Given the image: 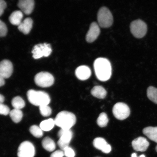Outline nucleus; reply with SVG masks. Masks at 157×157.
I'll return each instance as SVG.
<instances>
[{
  "label": "nucleus",
  "instance_id": "1",
  "mask_svg": "<svg viewBox=\"0 0 157 157\" xmlns=\"http://www.w3.org/2000/svg\"><path fill=\"white\" fill-rule=\"evenodd\" d=\"M96 76L100 81H107L111 77L112 67L110 62L107 59L98 58L94 62Z\"/></svg>",
  "mask_w": 157,
  "mask_h": 157
},
{
  "label": "nucleus",
  "instance_id": "2",
  "mask_svg": "<svg viewBox=\"0 0 157 157\" xmlns=\"http://www.w3.org/2000/svg\"><path fill=\"white\" fill-rule=\"evenodd\" d=\"M76 120L73 113L67 111L59 113L54 120L56 125L64 129H70L75 124Z\"/></svg>",
  "mask_w": 157,
  "mask_h": 157
},
{
  "label": "nucleus",
  "instance_id": "3",
  "mask_svg": "<svg viewBox=\"0 0 157 157\" xmlns=\"http://www.w3.org/2000/svg\"><path fill=\"white\" fill-rule=\"evenodd\" d=\"M27 95L29 102L35 106L48 105L50 102V96L44 91L30 90L27 92Z\"/></svg>",
  "mask_w": 157,
  "mask_h": 157
},
{
  "label": "nucleus",
  "instance_id": "4",
  "mask_svg": "<svg viewBox=\"0 0 157 157\" xmlns=\"http://www.w3.org/2000/svg\"><path fill=\"white\" fill-rule=\"evenodd\" d=\"M97 19L98 25L103 28H108L113 24L112 14L107 7H103L100 9L98 13Z\"/></svg>",
  "mask_w": 157,
  "mask_h": 157
},
{
  "label": "nucleus",
  "instance_id": "5",
  "mask_svg": "<svg viewBox=\"0 0 157 157\" xmlns=\"http://www.w3.org/2000/svg\"><path fill=\"white\" fill-rule=\"evenodd\" d=\"M130 28L131 33L137 38H143L146 35L147 31L146 23L141 19H137L132 21Z\"/></svg>",
  "mask_w": 157,
  "mask_h": 157
},
{
  "label": "nucleus",
  "instance_id": "6",
  "mask_svg": "<svg viewBox=\"0 0 157 157\" xmlns=\"http://www.w3.org/2000/svg\"><path fill=\"white\" fill-rule=\"evenodd\" d=\"M35 83L39 87H48L52 86L54 82V78L48 72H41L35 76Z\"/></svg>",
  "mask_w": 157,
  "mask_h": 157
},
{
  "label": "nucleus",
  "instance_id": "7",
  "mask_svg": "<svg viewBox=\"0 0 157 157\" xmlns=\"http://www.w3.org/2000/svg\"><path fill=\"white\" fill-rule=\"evenodd\" d=\"M52 52V47L50 44L44 43L35 45L33 48L32 53L33 57L38 59L42 57H48Z\"/></svg>",
  "mask_w": 157,
  "mask_h": 157
},
{
  "label": "nucleus",
  "instance_id": "8",
  "mask_svg": "<svg viewBox=\"0 0 157 157\" xmlns=\"http://www.w3.org/2000/svg\"><path fill=\"white\" fill-rule=\"evenodd\" d=\"M113 113L117 119L119 120H124L130 115V109L126 104L119 102L114 105Z\"/></svg>",
  "mask_w": 157,
  "mask_h": 157
},
{
  "label": "nucleus",
  "instance_id": "9",
  "mask_svg": "<svg viewBox=\"0 0 157 157\" xmlns=\"http://www.w3.org/2000/svg\"><path fill=\"white\" fill-rule=\"evenodd\" d=\"M58 136L59 138L58 142V144L62 151L69 146L71 141L73 137V132L70 129H61L58 133Z\"/></svg>",
  "mask_w": 157,
  "mask_h": 157
},
{
  "label": "nucleus",
  "instance_id": "10",
  "mask_svg": "<svg viewBox=\"0 0 157 157\" xmlns=\"http://www.w3.org/2000/svg\"><path fill=\"white\" fill-rule=\"evenodd\" d=\"M18 157H34L35 154V147L32 143L25 141L20 145L17 151Z\"/></svg>",
  "mask_w": 157,
  "mask_h": 157
},
{
  "label": "nucleus",
  "instance_id": "11",
  "mask_svg": "<svg viewBox=\"0 0 157 157\" xmlns=\"http://www.w3.org/2000/svg\"><path fill=\"white\" fill-rule=\"evenodd\" d=\"M13 71L12 63L8 60H3L0 62V74L5 78H9Z\"/></svg>",
  "mask_w": 157,
  "mask_h": 157
},
{
  "label": "nucleus",
  "instance_id": "12",
  "mask_svg": "<svg viewBox=\"0 0 157 157\" xmlns=\"http://www.w3.org/2000/svg\"><path fill=\"white\" fill-rule=\"evenodd\" d=\"M100 33L99 25L97 23H92L86 35V40L88 43L94 42L97 39Z\"/></svg>",
  "mask_w": 157,
  "mask_h": 157
},
{
  "label": "nucleus",
  "instance_id": "13",
  "mask_svg": "<svg viewBox=\"0 0 157 157\" xmlns=\"http://www.w3.org/2000/svg\"><path fill=\"white\" fill-rule=\"evenodd\" d=\"M132 146L137 151L144 152L149 146V143L147 139L143 137H139L132 141Z\"/></svg>",
  "mask_w": 157,
  "mask_h": 157
},
{
  "label": "nucleus",
  "instance_id": "14",
  "mask_svg": "<svg viewBox=\"0 0 157 157\" xmlns=\"http://www.w3.org/2000/svg\"><path fill=\"white\" fill-rule=\"evenodd\" d=\"M94 147L98 150L102 151L105 154H109L111 151L110 145L108 144L105 139L102 137H97L93 141Z\"/></svg>",
  "mask_w": 157,
  "mask_h": 157
},
{
  "label": "nucleus",
  "instance_id": "15",
  "mask_svg": "<svg viewBox=\"0 0 157 157\" xmlns=\"http://www.w3.org/2000/svg\"><path fill=\"white\" fill-rule=\"evenodd\" d=\"M34 0H21L18 3V6L21 12L25 14H30L34 10Z\"/></svg>",
  "mask_w": 157,
  "mask_h": 157
},
{
  "label": "nucleus",
  "instance_id": "16",
  "mask_svg": "<svg viewBox=\"0 0 157 157\" xmlns=\"http://www.w3.org/2000/svg\"><path fill=\"white\" fill-rule=\"evenodd\" d=\"M75 75L78 79L85 80L89 78L91 75V70L86 66L78 67L75 70Z\"/></svg>",
  "mask_w": 157,
  "mask_h": 157
},
{
  "label": "nucleus",
  "instance_id": "17",
  "mask_svg": "<svg viewBox=\"0 0 157 157\" xmlns=\"http://www.w3.org/2000/svg\"><path fill=\"white\" fill-rule=\"evenodd\" d=\"M33 23V20L30 17L25 18L18 26L19 30L24 34H28L32 28Z\"/></svg>",
  "mask_w": 157,
  "mask_h": 157
},
{
  "label": "nucleus",
  "instance_id": "18",
  "mask_svg": "<svg viewBox=\"0 0 157 157\" xmlns=\"http://www.w3.org/2000/svg\"><path fill=\"white\" fill-rule=\"evenodd\" d=\"M143 134L148 138L157 143V127H148L143 129Z\"/></svg>",
  "mask_w": 157,
  "mask_h": 157
},
{
  "label": "nucleus",
  "instance_id": "19",
  "mask_svg": "<svg viewBox=\"0 0 157 157\" xmlns=\"http://www.w3.org/2000/svg\"><path fill=\"white\" fill-rule=\"evenodd\" d=\"M23 17L22 12L21 11H16L11 13L9 19L12 24L19 26L22 22Z\"/></svg>",
  "mask_w": 157,
  "mask_h": 157
},
{
  "label": "nucleus",
  "instance_id": "20",
  "mask_svg": "<svg viewBox=\"0 0 157 157\" xmlns=\"http://www.w3.org/2000/svg\"><path fill=\"white\" fill-rule=\"evenodd\" d=\"M92 95L100 99H103L107 95V92L103 87L97 86L94 87L91 90Z\"/></svg>",
  "mask_w": 157,
  "mask_h": 157
},
{
  "label": "nucleus",
  "instance_id": "21",
  "mask_svg": "<svg viewBox=\"0 0 157 157\" xmlns=\"http://www.w3.org/2000/svg\"><path fill=\"white\" fill-rule=\"evenodd\" d=\"M42 145L43 148L49 152L53 151L56 148V144L54 141L48 137H45L43 139Z\"/></svg>",
  "mask_w": 157,
  "mask_h": 157
},
{
  "label": "nucleus",
  "instance_id": "22",
  "mask_svg": "<svg viewBox=\"0 0 157 157\" xmlns=\"http://www.w3.org/2000/svg\"><path fill=\"white\" fill-rule=\"evenodd\" d=\"M55 125L54 120L50 118L42 121L39 127L43 131H48L52 130Z\"/></svg>",
  "mask_w": 157,
  "mask_h": 157
},
{
  "label": "nucleus",
  "instance_id": "23",
  "mask_svg": "<svg viewBox=\"0 0 157 157\" xmlns=\"http://www.w3.org/2000/svg\"><path fill=\"white\" fill-rule=\"evenodd\" d=\"M10 117L15 123H18L22 119L23 114L21 110L13 109L10 112Z\"/></svg>",
  "mask_w": 157,
  "mask_h": 157
},
{
  "label": "nucleus",
  "instance_id": "24",
  "mask_svg": "<svg viewBox=\"0 0 157 157\" xmlns=\"http://www.w3.org/2000/svg\"><path fill=\"white\" fill-rule=\"evenodd\" d=\"M11 104L14 109H17L21 110L25 106V101L22 98L19 96L13 98Z\"/></svg>",
  "mask_w": 157,
  "mask_h": 157
},
{
  "label": "nucleus",
  "instance_id": "25",
  "mask_svg": "<svg viewBox=\"0 0 157 157\" xmlns=\"http://www.w3.org/2000/svg\"><path fill=\"white\" fill-rule=\"evenodd\" d=\"M147 96L150 101L157 104V88L153 86L149 87L147 90Z\"/></svg>",
  "mask_w": 157,
  "mask_h": 157
},
{
  "label": "nucleus",
  "instance_id": "26",
  "mask_svg": "<svg viewBox=\"0 0 157 157\" xmlns=\"http://www.w3.org/2000/svg\"><path fill=\"white\" fill-rule=\"evenodd\" d=\"M109 122V119L107 114L105 113L100 114L97 120V123L101 127H105L107 126Z\"/></svg>",
  "mask_w": 157,
  "mask_h": 157
},
{
  "label": "nucleus",
  "instance_id": "27",
  "mask_svg": "<svg viewBox=\"0 0 157 157\" xmlns=\"http://www.w3.org/2000/svg\"><path fill=\"white\" fill-rule=\"evenodd\" d=\"M43 131L40 127L36 125H32L29 128V131L31 134L37 138H40L43 136Z\"/></svg>",
  "mask_w": 157,
  "mask_h": 157
},
{
  "label": "nucleus",
  "instance_id": "28",
  "mask_svg": "<svg viewBox=\"0 0 157 157\" xmlns=\"http://www.w3.org/2000/svg\"><path fill=\"white\" fill-rule=\"evenodd\" d=\"M41 114L44 117L50 116L52 113V109L48 105L40 106L39 107Z\"/></svg>",
  "mask_w": 157,
  "mask_h": 157
},
{
  "label": "nucleus",
  "instance_id": "29",
  "mask_svg": "<svg viewBox=\"0 0 157 157\" xmlns=\"http://www.w3.org/2000/svg\"><path fill=\"white\" fill-rule=\"evenodd\" d=\"M7 32V28L5 23L0 20V37L5 36Z\"/></svg>",
  "mask_w": 157,
  "mask_h": 157
},
{
  "label": "nucleus",
  "instance_id": "30",
  "mask_svg": "<svg viewBox=\"0 0 157 157\" xmlns=\"http://www.w3.org/2000/svg\"><path fill=\"white\" fill-rule=\"evenodd\" d=\"M10 109L7 105L3 103L0 104V115H7L10 113Z\"/></svg>",
  "mask_w": 157,
  "mask_h": 157
},
{
  "label": "nucleus",
  "instance_id": "31",
  "mask_svg": "<svg viewBox=\"0 0 157 157\" xmlns=\"http://www.w3.org/2000/svg\"><path fill=\"white\" fill-rule=\"evenodd\" d=\"M64 156L66 157H74L75 155V152L71 147L68 146L63 151Z\"/></svg>",
  "mask_w": 157,
  "mask_h": 157
},
{
  "label": "nucleus",
  "instance_id": "32",
  "mask_svg": "<svg viewBox=\"0 0 157 157\" xmlns=\"http://www.w3.org/2000/svg\"><path fill=\"white\" fill-rule=\"evenodd\" d=\"M64 156L63 151L58 150L53 152L51 155L50 157H63Z\"/></svg>",
  "mask_w": 157,
  "mask_h": 157
},
{
  "label": "nucleus",
  "instance_id": "33",
  "mask_svg": "<svg viewBox=\"0 0 157 157\" xmlns=\"http://www.w3.org/2000/svg\"><path fill=\"white\" fill-rule=\"evenodd\" d=\"M6 7V3L3 0H0V16L3 14Z\"/></svg>",
  "mask_w": 157,
  "mask_h": 157
},
{
  "label": "nucleus",
  "instance_id": "34",
  "mask_svg": "<svg viewBox=\"0 0 157 157\" xmlns=\"http://www.w3.org/2000/svg\"><path fill=\"white\" fill-rule=\"evenodd\" d=\"M5 84V78L0 74V87L3 86Z\"/></svg>",
  "mask_w": 157,
  "mask_h": 157
},
{
  "label": "nucleus",
  "instance_id": "35",
  "mask_svg": "<svg viewBox=\"0 0 157 157\" xmlns=\"http://www.w3.org/2000/svg\"><path fill=\"white\" fill-rule=\"evenodd\" d=\"M5 100V98L3 95L0 94V104L3 103Z\"/></svg>",
  "mask_w": 157,
  "mask_h": 157
},
{
  "label": "nucleus",
  "instance_id": "36",
  "mask_svg": "<svg viewBox=\"0 0 157 157\" xmlns=\"http://www.w3.org/2000/svg\"><path fill=\"white\" fill-rule=\"evenodd\" d=\"M131 157H137L136 153H134L131 155Z\"/></svg>",
  "mask_w": 157,
  "mask_h": 157
},
{
  "label": "nucleus",
  "instance_id": "37",
  "mask_svg": "<svg viewBox=\"0 0 157 157\" xmlns=\"http://www.w3.org/2000/svg\"><path fill=\"white\" fill-rule=\"evenodd\" d=\"M139 157H146V156H145L144 155H141L140 156H139Z\"/></svg>",
  "mask_w": 157,
  "mask_h": 157
},
{
  "label": "nucleus",
  "instance_id": "38",
  "mask_svg": "<svg viewBox=\"0 0 157 157\" xmlns=\"http://www.w3.org/2000/svg\"><path fill=\"white\" fill-rule=\"evenodd\" d=\"M155 150H156V151L157 152V145L156 147Z\"/></svg>",
  "mask_w": 157,
  "mask_h": 157
}]
</instances>
